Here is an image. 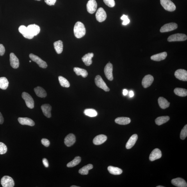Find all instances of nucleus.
Wrapping results in <instances>:
<instances>
[{
  "mask_svg": "<svg viewBox=\"0 0 187 187\" xmlns=\"http://www.w3.org/2000/svg\"><path fill=\"white\" fill-rule=\"evenodd\" d=\"M7 151L6 146L3 143L0 142V155L5 154Z\"/></svg>",
  "mask_w": 187,
  "mask_h": 187,
  "instance_id": "nucleus-40",
  "label": "nucleus"
},
{
  "mask_svg": "<svg viewBox=\"0 0 187 187\" xmlns=\"http://www.w3.org/2000/svg\"><path fill=\"white\" fill-rule=\"evenodd\" d=\"M113 65L110 63L107 64L104 68L105 75L106 78L109 81H112L113 79Z\"/></svg>",
  "mask_w": 187,
  "mask_h": 187,
  "instance_id": "nucleus-7",
  "label": "nucleus"
},
{
  "mask_svg": "<svg viewBox=\"0 0 187 187\" xmlns=\"http://www.w3.org/2000/svg\"><path fill=\"white\" fill-rule=\"evenodd\" d=\"M4 121V119L3 115L1 112H0V124H3Z\"/></svg>",
  "mask_w": 187,
  "mask_h": 187,
  "instance_id": "nucleus-47",
  "label": "nucleus"
},
{
  "mask_svg": "<svg viewBox=\"0 0 187 187\" xmlns=\"http://www.w3.org/2000/svg\"><path fill=\"white\" fill-rule=\"evenodd\" d=\"M121 19L124 20L122 23V24L124 25V26H126V25L128 24L130 22V20L128 19V17L126 15H123L121 17Z\"/></svg>",
  "mask_w": 187,
  "mask_h": 187,
  "instance_id": "nucleus-42",
  "label": "nucleus"
},
{
  "mask_svg": "<svg viewBox=\"0 0 187 187\" xmlns=\"http://www.w3.org/2000/svg\"><path fill=\"white\" fill-rule=\"evenodd\" d=\"M58 79L59 83H60L61 86L66 88L69 87L70 86V83L66 79L62 76H59L58 77Z\"/></svg>",
  "mask_w": 187,
  "mask_h": 187,
  "instance_id": "nucleus-37",
  "label": "nucleus"
},
{
  "mask_svg": "<svg viewBox=\"0 0 187 187\" xmlns=\"http://www.w3.org/2000/svg\"><path fill=\"white\" fill-rule=\"evenodd\" d=\"M81 161V157L79 156H77L71 161L68 163L67 165L68 167H72L78 165Z\"/></svg>",
  "mask_w": 187,
  "mask_h": 187,
  "instance_id": "nucleus-36",
  "label": "nucleus"
},
{
  "mask_svg": "<svg viewBox=\"0 0 187 187\" xmlns=\"http://www.w3.org/2000/svg\"><path fill=\"white\" fill-rule=\"evenodd\" d=\"M93 167L92 164H89L80 169L79 170V173L81 175H87L88 174L89 170L92 169Z\"/></svg>",
  "mask_w": 187,
  "mask_h": 187,
  "instance_id": "nucleus-32",
  "label": "nucleus"
},
{
  "mask_svg": "<svg viewBox=\"0 0 187 187\" xmlns=\"http://www.w3.org/2000/svg\"><path fill=\"white\" fill-rule=\"evenodd\" d=\"M177 24L174 23L166 24L162 27L160 29V32L161 33L171 31L177 29Z\"/></svg>",
  "mask_w": 187,
  "mask_h": 187,
  "instance_id": "nucleus-11",
  "label": "nucleus"
},
{
  "mask_svg": "<svg viewBox=\"0 0 187 187\" xmlns=\"http://www.w3.org/2000/svg\"><path fill=\"white\" fill-rule=\"evenodd\" d=\"M107 139V137L103 134H100L94 139L93 143L95 145H100L104 143Z\"/></svg>",
  "mask_w": 187,
  "mask_h": 187,
  "instance_id": "nucleus-22",
  "label": "nucleus"
},
{
  "mask_svg": "<svg viewBox=\"0 0 187 187\" xmlns=\"http://www.w3.org/2000/svg\"><path fill=\"white\" fill-rule=\"evenodd\" d=\"M95 81L96 85L98 87L102 89L106 92H109L110 90L100 75H98L96 76Z\"/></svg>",
  "mask_w": 187,
  "mask_h": 187,
  "instance_id": "nucleus-5",
  "label": "nucleus"
},
{
  "mask_svg": "<svg viewBox=\"0 0 187 187\" xmlns=\"http://www.w3.org/2000/svg\"><path fill=\"white\" fill-rule=\"evenodd\" d=\"M23 99L24 100L26 105L28 108L33 109L35 106V102L31 96L28 93L24 92L22 95Z\"/></svg>",
  "mask_w": 187,
  "mask_h": 187,
  "instance_id": "nucleus-2",
  "label": "nucleus"
},
{
  "mask_svg": "<svg viewBox=\"0 0 187 187\" xmlns=\"http://www.w3.org/2000/svg\"><path fill=\"white\" fill-rule=\"evenodd\" d=\"M130 97H133L134 96V93L133 91H130L129 92Z\"/></svg>",
  "mask_w": 187,
  "mask_h": 187,
  "instance_id": "nucleus-49",
  "label": "nucleus"
},
{
  "mask_svg": "<svg viewBox=\"0 0 187 187\" xmlns=\"http://www.w3.org/2000/svg\"><path fill=\"white\" fill-rule=\"evenodd\" d=\"M57 0H45V3L49 6L54 5L55 4Z\"/></svg>",
  "mask_w": 187,
  "mask_h": 187,
  "instance_id": "nucleus-44",
  "label": "nucleus"
},
{
  "mask_svg": "<svg viewBox=\"0 0 187 187\" xmlns=\"http://www.w3.org/2000/svg\"><path fill=\"white\" fill-rule=\"evenodd\" d=\"M1 183L3 187H13L15 185L13 179L8 176H5L2 177Z\"/></svg>",
  "mask_w": 187,
  "mask_h": 187,
  "instance_id": "nucleus-8",
  "label": "nucleus"
},
{
  "mask_svg": "<svg viewBox=\"0 0 187 187\" xmlns=\"http://www.w3.org/2000/svg\"><path fill=\"white\" fill-rule=\"evenodd\" d=\"M138 138V136L136 134H134L132 136L126 143V148L127 149H130L133 147L135 145Z\"/></svg>",
  "mask_w": 187,
  "mask_h": 187,
  "instance_id": "nucleus-24",
  "label": "nucleus"
},
{
  "mask_svg": "<svg viewBox=\"0 0 187 187\" xmlns=\"http://www.w3.org/2000/svg\"><path fill=\"white\" fill-rule=\"evenodd\" d=\"M70 187H79V186H75V185H72V186H71Z\"/></svg>",
  "mask_w": 187,
  "mask_h": 187,
  "instance_id": "nucleus-50",
  "label": "nucleus"
},
{
  "mask_svg": "<svg viewBox=\"0 0 187 187\" xmlns=\"http://www.w3.org/2000/svg\"><path fill=\"white\" fill-rule=\"evenodd\" d=\"M9 82L5 77H0V88L5 90L8 87Z\"/></svg>",
  "mask_w": 187,
  "mask_h": 187,
  "instance_id": "nucleus-35",
  "label": "nucleus"
},
{
  "mask_svg": "<svg viewBox=\"0 0 187 187\" xmlns=\"http://www.w3.org/2000/svg\"><path fill=\"white\" fill-rule=\"evenodd\" d=\"M74 33L75 37L79 38L83 37L86 34V30L84 24L78 21L75 24L74 27Z\"/></svg>",
  "mask_w": 187,
  "mask_h": 187,
  "instance_id": "nucleus-1",
  "label": "nucleus"
},
{
  "mask_svg": "<svg viewBox=\"0 0 187 187\" xmlns=\"http://www.w3.org/2000/svg\"><path fill=\"white\" fill-rule=\"evenodd\" d=\"M157 187H164V186H157Z\"/></svg>",
  "mask_w": 187,
  "mask_h": 187,
  "instance_id": "nucleus-51",
  "label": "nucleus"
},
{
  "mask_svg": "<svg viewBox=\"0 0 187 187\" xmlns=\"http://www.w3.org/2000/svg\"><path fill=\"white\" fill-rule=\"evenodd\" d=\"M172 183L176 186L178 187H186L187 184L186 182L183 179L181 178L173 179L171 181Z\"/></svg>",
  "mask_w": 187,
  "mask_h": 187,
  "instance_id": "nucleus-19",
  "label": "nucleus"
},
{
  "mask_svg": "<svg viewBox=\"0 0 187 187\" xmlns=\"http://www.w3.org/2000/svg\"><path fill=\"white\" fill-rule=\"evenodd\" d=\"M29 62H30V63H31V60L29 61Z\"/></svg>",
  "mask_w": 187,
  "mask_h": 187,
  "instance_id": "nucleus-53",
  "label": "nucleus"
},
{
  "mask_svg": "<svg viewBox=\"0 0 187 187\" xmlns=\"http://www.w3.org/2000/svg\"><path fill=\"white\" fill-rule=\"evenodd\" d=\"M10 62L11 67L14 69H17L19 67L20 63L19 59L13 53L10 54Z\"/></svg>",
  "mask_w": 187,
  "mask_h": 187,
  "instance_id": "nucleus-16",
  "label": "nucleus"
},
{
  "mask_svg": "<svg viewBox=\"0 0 187 187\" xmlns=\"http://www.w3.org/2000/svg\"><path fill=\"white\" fill-rule=\"evenodd\" d=\"M84 113L87 116L91 117H96L97 115V111L93 109H86L84 111Z\"/></svg>",
  "mask_w": 187,
  "mask_h": 187,
  "instance_id": "nucleus-38",
  "label": "nucleus"
},
{
  "mask_svg": "<svg viewBox=\"0 0 187 187\" xmlns=\"http://www.w3.org/2000/svg\"><path fill=\"white\" fill-rule=\"evenodd\" d=\"M97 8V3L95 0H89L87 4V9L88 13L90 14L94 13L96 11Z\"/></svg>",
  "mask_w": 187,
  "mask_h": 187,
  "instance_id": "nucleus-12",
  "label": "nucleus"
},
{
  "mask_svg": "<svg viewBox=\"0 0 187 187\" xmlns=\"http://www.w3.org/2000/svg\"><path fill=\"white\" fill-rule=\"evenodd\" d=\"M162 6L166 11L173 12L176 8L175 4L170 0H161Z\"/></svg>",
  "mask_w": 187,
  "mask_h": 187,
  "instance_id": "nucleus-3",
  "label": "nucleus"
},
{
  "mask_svg": "<svg viewBox=\"0 0 187 187\" xmlns=\"http://www.w3.org/2000/svg\"><path fill=\"white\" fill-rule=\"evenodd\" d=\"M18 121L20 124L22 125H27L30 126H33L35 125V123L31 118H19Z\"/></svg>",
  "mask_w": 187,
  "mask_h": 187,
  "instance_id": "nucleus-21",
  "label": "nucleus"
},
{
  "mask_svg": "<svg viewBox=\"0 0 187 187\" xmlns=\"http://www.w3.org/2000/svg\"><path fill=\"white\" fill-rule=\"evenodd\" d=\"M41 143L42 144L44 145L45 147H48L50 146V141L47 139H42L41 140Z\"/></svg>",
  "mask_w": 187,
  "mask_h": 187,
  "instance_id": "nucleus-43",
  "label": "nucleus"
},
{
  "mask_svg": "<svg viewBox=\"0 0 187 187\" xmlns=\"http://www.w3.org/2000/svg\"><path fill=\"white\" fill-rule=\"evenodd\" d=\"M27 28L29 33L34 36L37 35L40 31V27L35 24L29 25Z\"/></svg>",
  "mask_w": 187,
  "mask_h": 187,
  "instance_id": "nucleus-14",
  "label": "nucleus"
},
{
  "mask_svg": "<svg viewBox=\"0 0 187 187\" xmlns=\"http://www.w3.org/2000/svg\"><path fill=\"white\" fill-rule=\"evenodd\" d=\"M34 91L38 97L41 98H44L47 97V94L46 91L41 87L38 86L34 88Z\"/></svg>",
  "mask_w": 187,
  "mask_h": 187,
  "instance_id": "nucleus-26",
  "label": "nucleus"
},
{
  "mask_svg": "<svg viewBox=\"0 0 187 187\" xmlns=\"http://www.w3.org/2000/svg\"><path fill=\"white\" fill-rule=\"evenodd\" d=\"M105 4L110 8H113L115 5V0H103Z\"/></svg>",
  "mask_w": 187,
  "mask_h": 187,
  "instance_id": "nucleus-41",
  "label": "nucleus"
},
{
  "mask_svg": "<svg viewBox=\"0 0 187 187\" xmlns=\"http://www.w3.org/2000/svg\"><path fill=\"white\" fill-rule=\"evenodd\" d=\"M162 156L161 152L160 149L156 148L152 152L149 156V160L154 161L157 159L160 158Z\"/></svg>",
  "mask_w": 187,
  "mask_h": 187,
  "instance_id": "nucleus-17",
  "label": "nucleus"
},
{
  "mask_svg": "<svg viewBox=\"0 0 187 187\" xmlns=\"http://www.w3.org/2000/svg\"><path fill=\"white\" fill-rule=\"evenodd\" d=\"M187 136V125H186L182 130L180 133V138L182 140H184Z\"/></svg>",
  "mask_w": 187,
  "mask_h": 187,
  "instance_id": "nucleus-39",
  "label": "nucleus"
},
{
  "mask_svg": "<svg viewBox=\"0 0 187 187\" xmlns=\"http://www.w3.org/2000/svg\"><path fill=\"white\" fill-rule=\"evenodd\" d=\"M42 112L45 117L48 118H51V111L52 107L49 104L42 105L41 106Z\"/></svg>",
  "mask_w": 187,
  "mask_h": 187,
  "instance_id": "nucleus-20",
  "label": "nucleus"
},
{
  "mask_svg": "<svg viewBox=\"0 0 187 187\" xmlns=\"http://www.w3.org/2000/svg\"><path fill=\"white\" fill-rule=\"evenodd\" d=\"M5 50L4 45L0 44V56H3L5 53Z\"/></svg>",
  "mask_w": 187,
  "mask_h": 187,
  "instance_id": "nucleus-45",
  "label": "nucleus"
},
{
  "mask_svg": "<svg viewBox=\"0 0 187 187\" xmlns=\"http://www.w3.org/2000/svg\"><path fill=\"white\" fill-rule=\"evenodd\" d=\"M174 75L175 77L179 80L187 81V72L185 70L178 69L175 72Z\"/></svg>",
  "mask_w": 187,
  "mask_h": 187,
  "instance_id": "nucleus-10",
  "label": "nucleus"
},
{
  "mask_svg": "<svg viewBox=\"0 0 187 187\" xmlns=\"http://www.w3.org/2000/svg\"><path fill=\"white\" fill-rule=\"evenodd\" d=\"M115 121L118 124L125 125L129 124L131 122V120L129 118L119 117L116 118Z\"/></svg>",
  "mask_w": 187,
  "mask_h": 187,
  "instance_id": "nucleus-29",
  "label": "nucleus"
},
{
  "mask_svg": "<svg viewBox=\"0 0 187 187\" xmlns=\"http://www.w3.org/2000/svg\"><path fill=\"white\" fill-rule=\"evenodd\" d=\"M127 93H128V91L127 90L124 89L123 90V94L124 96L127 95Z\"/></svg>",
  "mask_w": 187,
  "mask_h": 187,
  "instance_id": "nucleus-48",
  "label": "nucleus"
},
{
  "mask_svg": "<svg viewBox=\"0 0 187 187\" xmlns=\"http://www.w3.org/2000/svg\"><path fill=\"white\" fill-rule=\"evenodd\" d=\"M107 17L106 13L103 8L98 9L96 14V18L98 21L102 22L104 21Z\"/></svg>",
  "mask_w": 187,
  "mask_h": 187,
  "instance_id": "nucleus-9",
  "label": "nucleus"
},
{
  "mask_svg": "<svg viewBox=\"0 0 187 187\" xmlns=\"http://www.w3.org/2000/svg\"><path fill=\"white\" fill-rule=\"evenodd\" d=\"M187 39V35L182 33H177L170 35L168 38V42L183 41Z\"/></svg>",
  "mask_w": 187,
  "mask_h": 187,
  "instance_id": "nucleus-4",
  "label": "nucleus"
},
{
  "mask_svg": "<svg viewBox=\"0 0 187 187\" xmlns=\"http://www.w3.org/2000/svg\"><path fill=\"white\" fill-rule=\"evenodd\" d=\"M108 170L110 174L114 175H119L122 173V170L120 168L112 166H109Z\"/></svg>",
  "mask_w": 187,
  "mask_h": 187,
  "instance_id": "nucleus-30",
  "label": "nucleus"
},
{
  "mask_svg": "<svg viewBox=\"0 0 187 187\" xmlns=\"http://www.w3.org/2000/svg\"><path fill=\"white\" fill-rule=\"evenodd\" d=\"M176 95L181 97H185L187 95V90L185 89L176 88L174 90Z\"/></svg>",
  "mask_w": 187,
  "mask_h": 187,
  "instance_id": "nucleus-34",
  "label": "nucleus"
},
{
  "mask_svg": "<svg viewBox=\"0 0 187 187\" xmlns=\"http://www.w3.org/2000/svg\"><path fill=\"white\" fill-rule=\"evenodd\" d=\"M170 119V118L168 116H162L157 118L155 121L157 125H160L167 122Z\"/></svg>",
  "mask_w": 187,
  "mask_h": 187,
  "instance_id": "nucleus-33",
  "label": "nucleus"
},
{
  "mask_svg": "<svg viewBox=\"0 0 187 187\" xmlns=\"http://www.w3.org/2000/svg\"><path fill=\"white\" fill-rule=\"evenodd\" d=\"M36 1H41V0H36Z\"/></svg>",
  "mask_w": 187,
  "mask_h": 187,
  "instance_id": "nucleus-52",
  "label": "nucleus"
},
{
  "mask_svg": "<svg viewBox=\"0 0 187 187\" xmlns=\"http://www.w3.org/2000/svg\"><path fill=\"white\" fill-rule=\"evenodd\" d=\"M74 70L77 76L81 75L84 78H86L88 76V72L85 69L78 67H75Z\"/></svg>",
  "mask_w": 187,
  "mask_h": 187,
  "instance_id": "nucleus-31",
  "label": "nucleus"
},
{
  "mask_svg": "<svg viewBox=\"0 0 187 187\" xmlns=\"http://www.w3.org/2000/svg\"><path fill=\"white\" fill-rule=\"evenodd\" d=\"M29 57L32 60L36 63L40 67L43 68H46L47 67V63L38 56L31 54L29 55Z\"/></svg>",
  "mask_w": 187,
  "mask_h": 187,
  "instance_id": "nucleus-6",
  "label": "nucleus"
},
{
  "mask_svg": "<svg viewBox=\"0 0 187 187\" xmlns=\"http://www.w3.org/2000/svg\"><path fill=\"white\" fill-rule=\"evenodd\" d=\"M93 57V53H89L82 58V60L86 66H90L92 63V58Z\"/></svg>",
  "mask_w": 187,
  "mask_h": 187,
  "instance_id": "nucleus-23",
  "label": "nucleus"
},
{
  "mask_svg": "<svg viewBox=\"0 0 187 187\" xmlns=\"http://www.w3.org/2000/svg\"><path fill=\"white\" fill-rule=\"evenodd\" d=\"M20 32L22 34L24 37L27 39H31L34 37V36L29 33L27 27L24 26H20L19 29Z\"/></svg>",
  "mask_w": 187,
  "mask_h": 187,
  "instance_id": "nucleus-18",
  "label": "nucleus"
},
{
  "mask_svg": "<svg viewBox=\"0 0 187 187\" xmlns=\"http://www.w3.org/2000/svg\"><path fill=\"white\" fill-rule=\"evenodd\" d=\"M158 103L161 108L165 109L169 107L170 103L167 100L162 97H159L158 99Z\"/></svg>",
  "mask_w": 187,
  "mask_h": 187,
  "instance_id": "nucleus-27",
  "label": "nucleus"
},
{
  "mask_svg": "<svg viewBox=\"0 0 187 187\" xmlns=\"http://www.w3.org/2000/svg\"><path fill=\"white\" fill-rule=\"evenodd\" d=\"M76 137L73 134L70 133L66 137L64 143L67 146L70 147L73 145L76 142Z\"/></svg>",
  "mask_w": 187,
  "mask_h": 187,
  "instance_id": "nucleus-15",
  "label": "nucleus"
},
{
  "mask_svg": "<svg viewBox=\"0 0 187 187\" xmlns=\"http://www.w3.org/2000/svg\"><path fill=\"white\" fill-rule=\"evenodd\" d=\"M154 80L153 77L151 75H146L143 78L142 84L143 87L147 88L151 86Z\"/></svg>",
  "mask_w": 187,
  "mask_h": 187,
  "instance_id": "nucleus-13",
  "label": "nucleus"
},
{
  "mask_svg": "<svg viewBox=\"0 0 187 187\" xmlns=\"http://www.w3.org/2000/svg\"><path fill=\"white\" fill-rule=\"evenodd\" d=\"M167 56V52H162V53L154 55L151 57V59L152 60L159 61L164 60V59H166Z\"/></svg>",
  "mask_w": 187,
  "mask_h": 187,
  "instance_id": "nucleus-25",
  "label": "nucleus"
},
{
  "mask_svg": "<svg viewBox=\"0 0 187 187\" xmlns=\"http://www.w3.org/2000/svg\"><path fill=\"white\" fill-rule=\"evenodd\" d=\"M54 49L57 54H60L62 53L63 49V44L62 41H57L54 43Z\"/></svg>",
  "mask_w": 187,
  "mask_h": 187,
  "instance_id": "nucleus-28",
  "label": "nucleus"
},
{
  "mask_svg": "<svg viewBox=\"0 0 187 187\" xmlns=\"http://www.w3.org/2000/svg\"><path fill=\"white\" fill-rule=\"evenodd\" d=\"M43 163L45 167H49V164L48 161L47 159L46 158H43L42 160Z\"/></svg>",
  "mask_w": 187,
  "mask_h": 187,
  "instance_id": "nucleus-46",
  "label": "nucleus"
}]
</instances>
